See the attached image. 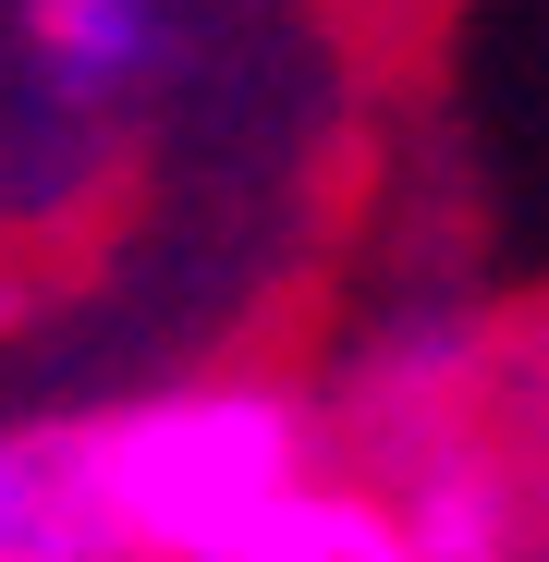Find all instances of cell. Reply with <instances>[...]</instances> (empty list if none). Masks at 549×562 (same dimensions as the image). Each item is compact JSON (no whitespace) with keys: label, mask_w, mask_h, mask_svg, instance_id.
Here are the masks:
<instances>
[{"label":"cell","mask_w":549,"mask_h":562,"mask_svg":"<svg viewBox=\"0 0 549 562\" xmlns=\"http://www.w3.org/2000/svg\"><path fill=\"white\" fill-rule=\"evenodd\" d=\"M49 440L85 562H208L268 490L318 477V404L282 380H183Z\"/></svg>","instance_id":"obj_1"},{"label":"cell","mask_w":549,"mask_h":562,"mask_svg":"<svg viewBox=\"0 0 549 562\" xmlns=\"http://www.w3.org/2000/svg\"><path fill=\"white\" fill-rule=\"evenodd\" d=\"M208 562H403V538H391V502H379V490L294 477V490H268Z\"/></svg>","instance_id":"obj_4"},{"label":"cell","mask_w":549,"mask_h":562,"mask_svg":"<svg viewBox=\"0 0 549 562\" xmlns=\"http://www.w3.org/2000/svg\"><path fill=\"white\" fill-rule=\"evenodd\" d=\"M379 502H391L403 562H525V502H513V477H501L477 440L415 452Z\"/></svg>","instance_id":"obj_3"},{"label":"cell","mask_w":549,"mask_h":562,"mask_svg":"<svg viewBox=\"0 0 549 562\" xmlns=\"http://www.w3.org/2000/svg\"><path fill=\"white\" fill-rule=\"evenodd\" d=\"M13 37L49 111H123L171 49V0H13Z\"/></svg>","instance_id":"obj_2"}]
</instances>
